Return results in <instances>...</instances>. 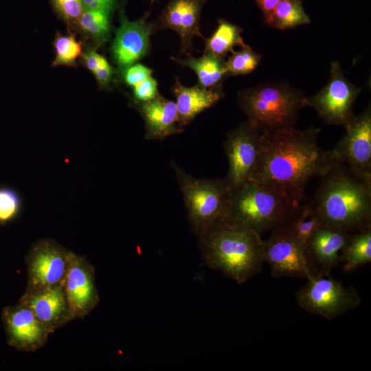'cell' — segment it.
I'll use <instances>...</instances> for the list:
<instances>
[{
  "instance_id": "2",
  "label": "cell",
  "mask_w": 371,
  "mask_h": 371,
  "mask_svg": "<svg viewBox=\"0 0 371 371\" xmlns=\"http://www.w3.org/2000/svg\"><path fill=\"white\" fill-rule=\"evenodd\" d=\"M205 265L238 284L262 269L264 240L245 223L227 216L198 237Z\"/></svg>"
},
{
  "instance_id": "31",
  "label": "cell",
  "mask_w": 371,
  "mask_h": 371,
  "mask_svg": "<svg viewBox=\"0 0 371 371\" xmlns=\"http://www.w3.org/2000/svg\"><path fill=\"white\" fill-rule=\"evenodd\" d=\"M133 95L137 102H146L156 98L159 95L157 81L149 76L133 87Z\"/></svg>"
},
{
  "instance_id": "1",
  "label": "cell",
  "mask_w": 371,
  "mask_h": 371,
  "mask_svg": "<svg viewBox=\"0 0 371 371\" xmlns=\"http://www.w3.org/2000/svg\"><path fill=\"white\" fill-rule=\"evenodd\" d=\"M319 132L313 126L263 131L260 157L249 180L302 203L309 181L321 177L339 162L333 149L319 146Z\"/></svg>"
},
{
  "instance_id": "35",
  "label": "cell",
  "mask_w": 371,
  "mask_h": 371,
  "mask_svg": "<svg viewBox=\"0 0 371 371\" xmlns=\"http://www.w3.org/2000/svg\"><path fill=\"white\" fill-rule=\"evenodd\" d=\"M104 57L90 50L85 55V62L88 69L93 72Z\"/></svg>"
},
{
  "instance_id": "34",
  "label": "cell",
  "mask_w": 371,
  "mask_h": 371,
  "mask_svg": "<svg viewBox=\"0 0 371 371\" xmlns=\"http://www.w3.org/2000/svg\"><path fill=\"white\" fill-rule=\"evenodd\" d=\"M98 82L102 85H106L111 80L113 70L105 58L93 72Z\"/></svg>"
},
{
  "instance_id": "28",
  "label": "cell",
  "mask_w": 371,
  "mask_h": 371,
  "mask_svg": "<svg viewBox=\"0 0 371 371\" xmlns=\"http://www.w3.org/2000/svg\"><path fill=\"white\" fill-rule=\"evenodd\" d=\"M54 45L56 52L54 66L74 65L81 55V44L73 36L58 35Z\"/></svg>"
},
{
  "instance_id": "13",
  "label": "cell",
  "mask_w": 371,
  "mask_h": 371,
  "mask_svg": "<svg viewBox=\"0 0 371 371\" xmlns=\"http://www.w3.org/2000/svg\"><path fill=\"white\" fill-rule=\"evenodd\" d=\"M63 287L73 319L85 318L100 302L94 267L71 251Z\"/></svg>"
},
{
  "instance_id": "33",
  "label": "cell",
  "mask_w": 371,
  "mask_h": 371,
  "mask_svg": "<svg viewBox=\"0 0 371 371\" xmlns=\"http://www.w3.org/2000/svg\"><path fill=\"white\" fill-rule=\"evenodd\" d=\"M116 0H82L85 10H102L110 12L115 5Z\"/></svg>"
},
{
  "instance_id": "5",
  "label": "cell",
  "mask_w": 371,
  "mask_h": 371,
  "mask_svg": "<svg viewBox=\"0 0 371 371\" xmlns=\"http://www.w3.org/2000/svg\"><path fill=\"white\" fill-rule=\"evenodd\" d=\"M306 95L284 82H269L237 94L238 104L249 122L262 131L295 126Z\"/></svg>"
},
{
  "instance_id": "36",
  "label": "cell",
  "mask_w": 371,
  "mask_h": 371,
  "mask_svg": "<svg viewBox=\"0 0 371 371\" xmlns=\"http://www.w3.org/2000/svg\"><path fill=\"white\" fill-rule=\"evenodd\" d=\"M280 0H255L260 8L264 19L267 18L275 9Z\"/></svg>"
},
{
  "instance_id": "22",
  "label": "cell",
  "mask_w": 371,
  "mask_h": 371,
  "mask_svg": "<svg viewBox=\"0 0 371 371\" xmlns=\"http://www.w3.org/2000/svg\"><path fill=\"white\" fill-rule=\"evenodd\" d=\"M340 262L344 270L351 272L371 262V227L351 234L342 249Z\"/></svg>"
},
{
  "instance_id": "26",
  "label": "cell",
  "mask_w": 371,
  "mask_h": 371,
  "mask_svg": "<svg viewBox=\"0 0 371 371\" xmlns=\"http://www.w3.org/2000/svg\"><path fill=\"white\" fill-rule=\"evenodd\" d=\"M109 14L102 10H85L77 21L88 35L97 41H104L110 32Z\"/></svg>"
},
{
  "instance_id": "14",
  "label": "cell",
  "mask_w": 371,
  "mask_h": 371,
  "mask_svg": "<svg viewBox=\"0 0 371 371\" xmlns=\"http://www.w3.org/2000/svg\"><path fill=\"white\" fill-rule=\"evenodd\" d=\"M1 319L8 344L18 351L31 352L41 349L52 334L30 308L19 302L4 307Z\"/></svg>"
},
{
  "instance_id": "24",
  "label": "cell",
  "mask_w": 371,
  "mask_h": 371,
  "mask_svg": "<svg viewBox=\"0 0 371 371\" xmlns=\"http://www.w3.org/2000/svg\"><path fill=\"white\" fill-rule=\"evenodd\" d=\"M241 29L226 21H219L218 25L210 38L207 39L205 53L223 58L235 45L245 46L240 35Z\"/></svg>"
},
{
  "instance_id": "37",
  "label": "cell",
  "mask_w": 371,
  "mask_h": 371,
  "mask_svg": "<svg viewBox=\"0 0 371 371\" xmlns=\"http://www.w3.org/2000/svg\"><path fill=\"white\" fill-rule=\"evenodd\" d=\"M154 0H151V1H153Z\"/></svg>"
},
{
  "instance_id": "23",
  "label": "cell",
  "mask_w": 371,
  "mask_h": 371,
  "mask_svg": "<svg viewBox=\"0 0 371 371\" xmlns=\"http://www.w3.org/2000/svg\"><path fill=\"white\" fill-rule=\"evenodd\" d=\"M264 22L279 30H286L308 24L309 16L305 12L302 0H280Z\"/></svg>"
},
{
  "instance_id": "21",
  "label": "cell",
  "mask_w": 371,
  "mask_h": 371,
  "mask_svg": "<svg viewBox=\"0 0 371 371\" xmlns=\"http://www.w3.org/2000/svg\"><path fill=\"white\" fill-rule=\"evenodd\" d=\"M174 60L194 70L198 77L199 86L202 87H216L225 75L228 74L223 58L209 53H205L198 58L189 56L183 60Z\"/></svg>"
},
{
  "instance_id": "19",
  "label": "cell",
  "mask_w": 371,
  "mask_h": 371,
  "mask_svg": "<svg viewBox=\"0 0 371 371\" xmlns=\"http://www.w3.org/2000/svg\"><path fill=\"white\" fill-rule=\"evenodd\" d=\"M203 3V0H171L161 14V27L177 32L185 50L190 47L194 36H202L199 19Z\"/></svg>"
},
{
  "instance_id": "17",
  "label": "cell",
  "mask_w": 371,
  "mask_h": 371,
  "mask_svg": "<svg viewBox=\"0 0 371 371\" xmlns=\"http://www.w3.org/2000/svg\"><path fill=\"white\" fill-rule=\"evenodd\" d=\"M351 234L336 226L322 223L312 234L306 245L314 273H330L340 262L339 253Z\"/></svg>"
},
{
  "instance_id": "4",
  "label": "cell",
  "mask_w": 371,
  "mask_h": 371,
  "mask_svg": "<svg viewBox=\"0 0 371 371\" xmlns=\"http://www.w3.org/2000/svg\"><path fill=\"white\" fill-rule=\"evenodd\" d=\"M301 204L276 189L249 180L231 190L229 216L261 235L286 225Z\"/></svg>"
},
{
  "instance_id": "29",
  "label": "cell",
  "mask_w": 371,
  "mask_h": 371,
  "mask_svg": "<svg viewBox=\"0 0 371 371\" xmlns=\"http://www.w3.org/2000/svg\"><path fill=\"white\" fill-rule=\"evenodd\" d=\"M21 201L14 190L0 187V224H5L15 218L20 212Z\"/></svg>"
},
{
  "instance_id": "8",
  "label": "cell",
  "mask_w": 371,
  "mask_h": 371,
  "mask_svg": "<svg viewBox=\"0 0 371 371\" xmlns=\"http://www.w3.org/2000/svg\"><path fill=\"white\" fill-rule=\"evenodd\" d=\"M361 89L346 78L340 63L334 61L328 83L315 95L306 96L304 106L313 108L326 124L345 127L355 116L353 104Z\"/></svg>"
},
{
  "instance_id": "20",
  "label": "cell",
  "mask_w": 371,
  "mask_h": 371,
  "mask_svg": "<svg viewBox=\"0 0 371 371\" xmlns=\"http://www.w3.org/2000/svg\"><path fill=\"white\" fill-rule=\"evenodd\" d=\"M172 92L180 125L188 124L197 115L211 107L224 95L220 87L205 88L200 86L184 87L177 79Z\"/></svg>"
},
{
  "instance_id": "15",
  "label": "cell",
  "mask_w": 371,
  "mask_h": 371,
  "mask_svg": "<svg viewBox=\"0 0 371 371\" xmlns=\"http://www.w3.org/2000/svg\"><path fill=\"white\" fill-rule=\"evenodd\" d=\"M18 302L30 308L51 333L74 320L63 285L25 289Z\"/></svg>"
},
{
  "instance_id": "27",
  "label": "cell",
  "mask_w": 371,
  "mask_h": 371,
  "mask_svg": "<svg viewBox=\"0 0 371 371\" xmlns=\"http://www.w3.org/2000/svg\"><path fill=\"white\" fill-rule=\"evenodd\" d=\"M261 56L248 45L242 47L238 52L232 51V55L225 61L227 74L232 75L247 74L258 65Z\"/></svg>"
},
{
  "instance_id": "9",
  "label": "cell",
  "mask_w": 371,
  "mask_h": 371,
  "mask_svg": "<svg viewBox=\"0 0 371 371\" xmlns=\"http://www.w3.org/2000/svg\"><path fill=\"white\" fill-rule=\"evenodd\" d=\"M262 133L247 121L227 133L224 149L228 172L224 179L231 190L250 179L260 157Z\"/></svg>"
},
{
  "instance_id": "18",
  "label": "cell",
  "mask_w": 371,
  "mask_h": 371,
  "mask_svg": "<svg viewBox=\"0 0 371 371\" xmlns=\"http://www.w3.org/2000/svg\"><path fill=\"white\" fill-rule=\"evenodd\" d=\"M146 127L148 140H162L183 131L175 102L158 95L146 102H137Z\"/></svg>"
},
{
  "instance_id": "32",
  "label": "cell",
  "mask_w": 371,
  "mask_h": 371,
  "mask_svg": "<svg viewBox=\"0 0 371 371\" xmlns=\"http://www.w3.org/2000/svg\"><path fill=\"white\" fill-rule=\"evenodd\" d=\"M153 71L141 64H133L128 67L124 72V80L126 84L133 87L140 83L149 76H151Z\"/></svg>"
},
{
  "instance_id": "25",
  "label": "cell",
  "mask_w": 371,
  "mask_h": 371,
  "mask_svg": "<svg viewBox=\"0 0 371 371\" xmlns=\"http://www.w3.org/2000/svg\"><path fill=\"white\" fill-rule=\"evenodd\" d=\"M323 223L309 203L301 204L289 223L284 225L291 235L306 247L314 231Z\"/></svg>"
},
{
  "instance_id": "10",
  "label": "cell",
  "mask_w": 371,
  "mask_h": 371,
  "mask_svg": "<svg viewBox=\"0 0 371 371\" xmlns=\"http://www.w3.org/2000/svg\"><path fill=\"white\" fill-rule=\"evenodd\" d=\"M264 258L274 278H308L314 273L306 247L285 226L271 231L264 240Z\"/></svg>"
},
{
  "instance_id": "3",
  "label": "cell",
  "mask_w": 371,
  "mask_h": 371,
  "mask_svg": "<svg viewBox=\"0 0 371 371\" xmlns=\"http://www.w3.org/2000/svg\"><path fill=\"white\" fill-rule=\"evenodd\" d=\"M320 178L309 204L323 223L350 234L371 227V182L341 162Z\"/></svg>"
},
{
  "instance_id": "30",
  "label": "cell",
  "mask_w": 371,
  "mask_h": 371,
  "mask_svg": "<svg viewBox=\"0 0 371 371\" xmlns=\"http://www.w3.org/2000/svg\"><path fill=\"white\" fill-rule=\"evenodd\" d=\"M57 12L68 21H76L82 12V0H52Z\"/></svg>"
},
{
  "instance_id": "7",
  "label": "cell",
  "mask_w": 371,
  "mask_h": 371,
  "mask_svg": "<svg viewBox=\"0 0 371 371\" xmlns=\"http://www.w3.org/2000/svg\"><path fill=\"white\" fill-rule=\"evenodd\" d=\"M298 305L306 312L333 320L357 308L361 298L357 289L334 279L330 273H314L295 293Z\"/></svg>"
},
{
  "instance_id": "6",
  "label": "cell",
  "mask_w": 371,
  "mask_h": 371,
  "mask_svg": "<svg viewBox=\"0 0 371 371\" xmlns=\"http://www.w3.org/2000/svg\"><path fill=\"white\" fill-rule=\"evenodd\" d=\"M170 166L182 194L191 230L197 237L229 216L231 188L224 178H198L174 161Z\"/></svg>"
},
{
  "instance_id": "12",
  "label": "cell",
  "mask_w": 371,
  "mask_h": 371,
  "mask_svg": "<svg viewBox=\"0 0 371 371\" xmlns=\"http://www.w3.org/2000/svg\"><path fill=\"white\" fill-rule=\"evenodd\" d=\"M69 252L53 240L42 239L35 243L25 256V290L63 285Z\"/></svg>"
},
{
  "instance_id": "16",
  "label": "cell",
  "mask_w": 371,
  "mask_h": 371,
  "mask_svg": "<svg viewBox=\"0 0 371 371\" xmlns=\"http://www.w3.org/2000/svg\"><path fill=\"white\" fill-rule=\"evenodd\" d=\"M152 25L145 19L130 21L122 12L120 25L116 31L111 52L120 67H128L148 52Z\"/></svg>"
},
{
  "instance_id": "11",
  "label": "cell",
  "mask_w": 371,
  "mask_h": 371,
  "mask_svg": "<svg viewBox=\"0 0 371 371\" xmlns=\"http://www.w3.org/2000/svg\"><path fill=\"white\" fill-rule=\"evenodd\" d=\"M333 150L339 162L358 177L371 182V109L369 106L345 126Z\"/></svg>"
}]
</instances>
